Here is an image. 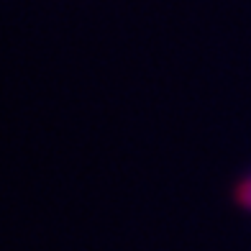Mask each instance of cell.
Returning <instances> with one entry per match:
<instances>
[{
    "instance_id": "obj_1",
    "label": "cell",
    "mask_w": 251,
    "mask_h": 251,
    "mask_svg": "<svg viewBox=\"0 0 251 251\" xmlns=\"http://www.w3.org/2000/svg\"><path fill=\"white\" fill-rule=\"evenodd\" d=\"M238 200H241L244 208H251V177L238 185Z\"/></svg>"
}]
</instances>
